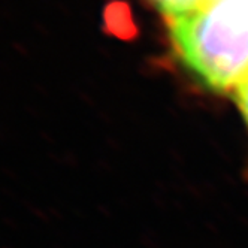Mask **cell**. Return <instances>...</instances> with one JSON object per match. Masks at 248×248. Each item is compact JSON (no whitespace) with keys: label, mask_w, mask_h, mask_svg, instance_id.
Returning <instances> with one entry per match:
<instances>
[{"label":"cell","mask_w":248,"mask_h":248,"mask_svg":"<svg viewBox=\"0 0 248 248\" xmlns=\"http://www.w3.org/2000/svg\"><path fill=\"white\" fill-rule=\"evenodd\" d=\"M168 18L187 14L198 8V0H153Z\"/></svg>","instance_id":"cell-3"},{"label":"cell","mask_w":248,"mask_h":248,"mask_svg":"<svg viewBox=\"0 0 248 248\" xmlns=\"http://www.w3.org/2000/svg\"><path fill=\"white\" fill-rule=\"evenodd\" d=\"M235 97L242 112V117L248 124V77L238 85V88L235 90Z\"/></svg>","instance_id":"cell-4"},{"label":"cell","mask_w":248,"mask_h":248,"mask_svg":"<svg viewBox=\"0 0 248 248\" xmlns=\"http://www.w3.org/2000/svg\"><path fill=\"white\" fill-rule=\"evenodd\" d=\"M105 30L120 39H130L136 33V26L130 8L123 2H112L103 12Z\"/></svg>","instance_id":"cell-2"},{"label":"cell","mask_w":248,"mask_h":248,"mask_svg":"<svg viewBox=\"0 0 248 248\" xmlns=\"http://www.w3.org/2000/svg\"><path fill=\"white\" fill-rule=\"evenodd\" d=\"M168 21L173 48L208 88L235 92L248 77V0H206Z\"/></svg>","instance_id":"cell-1"}]
</instances>
